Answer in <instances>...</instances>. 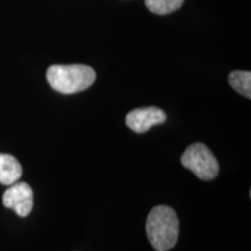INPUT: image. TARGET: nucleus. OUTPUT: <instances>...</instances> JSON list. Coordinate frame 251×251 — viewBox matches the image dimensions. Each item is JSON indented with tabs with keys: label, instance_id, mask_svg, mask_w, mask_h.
I'll use <instances>...</instances> for the list:
<instances>
[{
	"label": "nucleus",
	"instance_id": "obj_8",
	"mask_svg": "<svg viewBox=\"0 0 251 251\" xmlns=\"http://www.w3.org/2000/svg\"><path fill=\"white\" fill-rule=\"evenodd\" d=\"M144 2L150 12L165 15L179 9L184 4V0H144Z\"/></svg>",
	"mask_w": 251,
	"mask_h": 251
},
{
	"label": "nucleus",
	"instance_id": "obj_5",
	"mask_svg": "<svg viewBox=\"0 0 251 251\" xmlns=\"http://www.w3.org/2000/svg\"><path fill=\"white\" fill-rule=\"evenodd\" d=\"M165 113L158 107L136 108L128 113L126 124L135 133H146L152 126L163 124L165 121Z\"/></svg>",
	"mask_w": 251,
	"mask_h": 251
},
{
	"label": "nucleus",
	"instance_id": "obj_1",
	"mask_svg": "<svg viewBox=\"0 0 251 251\" xmlns=\"http://www.w3.org/2000/svg\"><path fill=\"white\" fill-rule=\"evenodd\" d=\"M147 235L157 251H168L176 246L179 236V220L171 207L156 206L147 219Z\"/></svg>",
	"mask_w": 251,
	"mask_h": 251
},
{
	"label": "nucleus",
	"instance_id": "obj_3",
	"mask_svg": "<svg viewBox=\"0 0 251 251\" xmlns=\"http://www.w3.org/2000/svg\"><path fill=\"white\" fill-rule=\"evenodd\" d=\"M180 162L201 180H212L219 174L218 161L206 144L201 142L188 146Z\"/></svg>",
	"mask_w": 251,
	"mask_h": 251
},
{
	"label": "nucleus",
	"instance_id": "obj_4",
	"mask_svg": "<svg viewBox=\"0 0 251 251\" xmlns=\"http://www.w3.org/2000/svg\"><path fill=\"white\" fill-rule=\"evenodd\" d=\"M33 190L27 183H14L5 191L2 203L6 208L13 209L19 216L25 218L33 209Z\"/></svg>",
	"mask_w": 251,
	"mask_h": 251
},
{
	"label": "nucleus",
	"instance_id": "obj_7",
	"mask_svg": "<svg viewBox=\"0 0 251 251\" xmlns=\"http://www.w3.org/2000/svg\"><path fill=\"white\" fill-rule=\"evenodd\" d=\"M229 84L235 91L241 93L242 96L247 97L248 99L251 98V72L250 71H233L229 75Z\"/></svg>",
	"mask_w": 251,
	"mask_h": 251
},
{
	"label": "nucleus",
	"instance_id": "obj_2",
	"mask_svg": "<svg viewBox=\"0 0 251 251\" xmlns=\"http://www.w3.org/2000/svg\"><path fill=\"white\" fill-rule=\"evenodd\" d=\"M47 80L57 92L72 94L89 89L96 80V71L84 64H55L47 70Z\"/></svg>",
	"mask_w": 251,
	"mask_h": 251
},
{
	"label": "nucleus",
	"instance_id": "obj_6",
	"mask_svg": "<svg viewBox=\"0 0 251 251\" xmlns=\"http://www.w3.org/2000/svg\"><path fill=\"white\" fill-rule=\"evenodd\" d=\"M23 176V168L17 158L7 153H0V183L12 185Z\"/></svg>",
	"mask_w": 251,
	"mask_h": 251
}]
</instances>
